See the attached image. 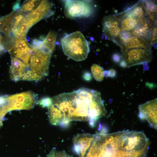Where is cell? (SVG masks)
<instances>
[{
  "mask_svg": "<svg viewBox=\"0 0 157 157\" xmlns=\"http://www.w3.org/2000/svg\"><path fill=\"white\" fill-rule=\"evenodd\" d=\"M52 99L48 116L50 123L53 125L65 127L71 121H78L88 122L93 127L106 113L100 93L93 90L82 88Z\"/></svg>",
  "mask_w": 157,
  "mask_h": 157,
  "instance_id": "obj_1",
  "label": "cell"
},
{
  "mask_svg": "<svg viewBox=\"0 0 157 157\" xmlns=\"http://www.w3.org/2000/svg\"><path fill=\"white\" fill-rule=\"evenodd\" d=\"M61 43L65 54L76 61L85 59L90 51L88 42L79 31L67 35L62 39Z\"/></svg>",
  "mask_w": 157,
  "mask_h": 157,
  "instance_id": "obj_2",
  "label": "cell"
},
{
  "mask_svg": "<svg viewBox=\"0 0 157 157\" xmlns=\"http://www.w3.org/2000/svg\"><path fill=\"white\" fill-rule=\"evenodd\" d=\"M29 66L31 70L43 78L48 75L52 53L43 49L32 47Z\"/></svg>",
  "mask_w": 157,
  "mask_h": 157,
  "instance_id": "obj_3",
  "label": "cell"
},
{
  "mask_svg": "<svg viewBox=\"0 0 157 157\" xmlns=\"http://www.w3.org/2000/svg\"><path fill=\"white\" fill-rule=\"evenodd\" d=\"M8 111L30 109L34 107L37 99V95L31 91L19 93L7 97Z\"/></svg>",
  "mask_w": 157,
  "mask_h": 157,
  "instance_id": "obj_4",
  "label": "cell"
},
{
  "mask_svg": "<svg viewBox=\"0 0 157 157\" xmlns=\"http://www.w3.org/2000/svg\"><path fill=\"white\" fill-rule=\"evenodd\" d=\"M122 59L125 61L126 67L150 62L152 58L151 49L138 48L128 49L122 52Z\"/></svg>",
  "mask_w": 157,
  "mask_h": 157,
  "instance_id": "obj_5",
  "label": "cell"
},
{
  "mask_svg": "<svg viewBox=\"0 0 157 157\" xmlns=\"http://www.w3.org/2000/svg\"><path fill=\"white\" fill-rule=\"evenodd\" d=\"M92 12V6L87 1L80 0L65 1L64 12L67 18L88 17Z\"/></svg>",
  "mask_w": 157,
  "mask_h": 157,
  "instance_id": "obj_6",
  "label": "cell"
},
{
  "mask_svg": "<svg viewBox=\"0 0 157 157\" xmlns=\"http://www.w3.org/2000/svg\"><path fill=\"white\" fill-rule=\"evenodd\" d=\"M139 117L146 120L151 127L157 129V99L140 105L139 107Z\"/></svg>",
  "mask_w": 157,
  "mask_h": 157,
  "instance_id": "obj_7",
  "label": "cell"
},
{
  "mask_svg": "<svg viewBox=\"0 0 157 157\" xmlns=\"http://www.w3.org/2000/svg\"><path fill=\"white\" fill-rule=\"evenodd\" d=\"M102 24L103 32L107 39L115 41L121 32L117 16L110 15L105 16L102 20Z\"/></svg>",
  "mask_w": 157,
  "mask_h": 157,
  "instance_id": "obj_8",
  "label": "cell"
},
{
  "mask_svg": "<svg viewBox=\"0 0 157 157\" xmlns=\"http://www.w3.org/2000/svg\"><path fill=\"white\" fill-rule=\"evenodd\" d=\"M94 134H78L73 138V142L74 152L79 157H85L86 153L94 140Z\"/></svg>",
  "mask_w": 157,
  "mask_h": 157,
  "instance_id": "obj_9",
  "label": "cell"
},
{
  "mask_svg": "<svg viewBox=\"0 0 157 157\" xmlns=\"http://www.w3.org/2000/svg\"><path fill=\"white\" fill-rule=\"evenodd\" d=\"M117 44L121 47L122 52L133 48H143L151 49V44L144 39L131 35L126 39L119 40Z\"/></svg>",
  "mask_w": 157,
  "mask_h": 157,
  "instance_id": "obj_10",
  "label": "cell"
},
{
  "mask_svg": "<svg viewBox=\"0 0 157 157\" xmlns=\"http://www.w3.org/2000/svg\"><path fill=\"white\" fill-rule=\"evenodd\" d=\"M27 67L20 60L15 57L13 58L10 70L11 78L15 81L21 80Z\"/></svg>",
  "mask_w": 157,
  "mask_h": 157,
  "instance_id": "obj_11",
  "label": "cell"
},
{
  "mask_svg": "<svg viewBox=\"0 0 157 157\" xmlns=\"http://www.w3.org/2000/svg\"><path fill=\"white\" fill-rule=\"evenodd\" d=\"M57 35L53 32L50 31L42 42L43 45L54 51Z\"/></svg>",
  "mask_w": 157,
  "mask_h": 157,
  "instance_id": "obj_12",
  "label": "cell"
},
{
  "mask_svg": "<svg viewBox=\"0 0 157 157\" xmlns=\"http://www.w3.org/2000/svg\"><path fill=\"white\" fill-rule=\"evenodd\" d=\"M32 53V51L31 49L28 51L21 52L14 50L13 54L15 58H18L22 60L25 65L27 67H29V61Z\"/></svg>",
  "mask_w": 157,
  "mask_h": 157,
  "instance_id": "obj_13",
  "label": "cell"
},
{
  "mask_svg": "<svg viewBox=\"0 0 157 157\" xmlns=\"http://www.w3.org/2000/svg\"><path fill=\"white\" fill-rule=\"evenodd\" d=\"M91 71L94 78L99 81H102L104 79V69L99 65L94 64L91 68Z\"/></svg>",
  "mask_w": 157,
  "mask_h": 157,
  "instance_id": "obj_14",
  "label": "cell"
},
{
  "mask_svg": "<svg viewBox=\"0 0 157 157\" xmlns=\"http://www.w3.org/2000/svg\"><path fill=\"white\" fill-rule=\"evenodd\" d=\"M15 45L14 50L19 51H28L31 49L27 45L26 41L25 39L15 40Z\"/></svg>",
  "mask_w": 157,
  "mask_h": 157,
  "instance_id": "obj_15",
  "label": "cell"
},
{
  "mask_svg": "<svg viewBox=\"0 0 157 157\" xmlns=\"http://www.w3.org/2000/svg\"><path fill=\"white\" fill-rule=\"evenodd\" d=\"M43 78L31 70L26 71L24 74L22 80L31 81H39Z\"/></svg>",
  "mask_w": 157,
  "mask_h": 157,
  "instance_id": "obj_16",
  "label": "cell"
},
{
  "mask_svg": "<svg viewBox=\"0 0 157 157\" xmlns=\"http://www.w3.org/2000/svg\"><path fill=\"white\" fill-rule=\"evenodd\" d=\"M47 157H72L68 154L65 151L57 150L53 149Z\"/></svg>",
  "mask_w": 157,
  "mask_h": 157,
  "instance_id": "obj_17",
  "label": "cell"
},
{
  "mask_svg": "<svg viewBox=\"0 0 157 157\" xmlns=\"http://www.w3.org/2000/svg\"><path fill=\"white\" fill-rule=\"evenodd\" d=\"M36 0H30L24 3L20 8L18 13L21 14L23 12L31 11L33 10L34 6V2Z\"/></svg>",
  "mask_w": 157,
  "mask_h": 157,
  "instance_id": "obj_18",
  "label": "cell"
},
{
  "mask_svg": "<svg viewBox=\"0 0 157 157\" xmlns=\"http://www.w3.org/2000/svg\"><path fill=\"white\" fill-rule=\"evenodd\" d=\"M37 104L43 108L49 107L52 104V99L49 97L43 98L39 100Z\"/></svg>",
  "mask_w": 157,
  "mask_h": 157,
  "instance_id": "obj_19",
  "label": "cell"
},
{
  "mask_svg": "<svg viewBox=\"0 0 157 157\" xmlns=\"http://www.w3.org/2000/svg\"><path fill=\"white\" fill-rule=\"evenodd\" d=\"M112 59L115 62L119 63L122 59L121 55L118 53H115L112 56Z\"/></svg>",
  "mask_w": 157,
  "mask_h": 157,
  "instance_id": "obj_20",
  "label": "cell"
},
{
  "mask_svg": "<svg viewBox=\"0 0 157 157\" xmlns=\"http://www.w3.org/2000/svg\"><path fill=\"white\" fill-rule=\"evenodd\" d=\"M83 78L87 81H90L92 79V76L91 74L88 72H85L83 75Z\"/></svg>",
  "mask_w": 157,
  "mask_h": 157,
  "instance_id": "obj_21",
  "label": "cell"
},
{
  "mask_svg": "<svg viewBox=\"0 0 157 157\" xmlns=\"http://www.w3.org/2000/svg\"><path fill=\"white\" fill-rule=\"evenodd\" d=\"M108 76L111 78H114L116 76V72L114 69H111L108 71Z\"/></svg>",
  "mask_w": 157,
  "mask_h": 157,
  "instance_id": "obj_22",
  "label": "cell"
},
{
  "mask_svg": "<svg viewBox=\"0 0 157 157\" xmlns=\"http://www.w3.org/2000/svg\"><path fill=\"white\" fill-rule=\"evenodd\" d=\"M42 42V41L40 40L35 39H34L32 42L33 47H36L40 44Z\"/></svg>",
  "mask_w": 157,
  "mask_h": 157,
  "instance_id": "obj_23",
  "label": "cell"
},
{
  "mask_svg": "<svg viewBox=\"0 0 157 157\" xmlns=\"http://www.w3.org/2000/svg\"><path fill=\"white\" fill-rule=\"evenodd\" d=\"M20 3L19 2H16L13 7V10L14 11L16 10L17 9L19 8Z\"/></svg>",
  "mask_w": 157,
  "mask_h": 157,
  "instance_id": "obj_24",
  "label": "cell"
},
{
  "mask_svg": "<svg viewBox=\"0 0 157 157\" xmlns=\"http://www.w3.org/2000/svg\"><path fill=\"white\" fill-rule=\"evenodd\" d=\"M146 85L147 87H148L151 89H152L156 87V85L154 84L149 83H146Z\"/></svg>",
  "mask_w": 157,
  "mask_h": 157,
  "instance_id": "obj_25",
  "label": "cell"
},
{
  "mask_svg": "<svg viewBox=\"0 0 157 157\" xmlns=\"http://www.w3.org/2000/svg\"><path fill=\"white\" fill-rule=\"evenodd\" d=\"M5 39L4 37L0 33V44H2L4 45Z\"/></svg>",
  "mask_w": 157,
  "mask_h": 157,
  "instance_id": "obj_26",
  "label": "cell"
},
{
  "mask_svg": "<svg viewBox=\"0 0 157 157\" xmlns=\"http://www.w3.org/2000/svg\"><path fill=\"white\" fill-rule=\"evenodd\" d=\"M119 65L121 67H126V63L124 60H122L120 62Z\"/></svg>",
  "mask_w": 157,
  "mask_h": 157,
  "instance_id": "obj_27",
  "label": "cell"
},
{
  "mask_svg": "<svg viewBox=\"0 0 157 157\" xmlns=\"http://www.w3.org/2000/svg\"><path fill=\"white\" fill-rule=\"evenodd\" d=\"M104 76L105 77L108 76V71L107 70H105L104 72Z\"/></svg>",
  "mask_w": 157,
  "mask_h": 157,
  "instance_id": "obj_28",
  "label": "cell"
}]
</instances>
